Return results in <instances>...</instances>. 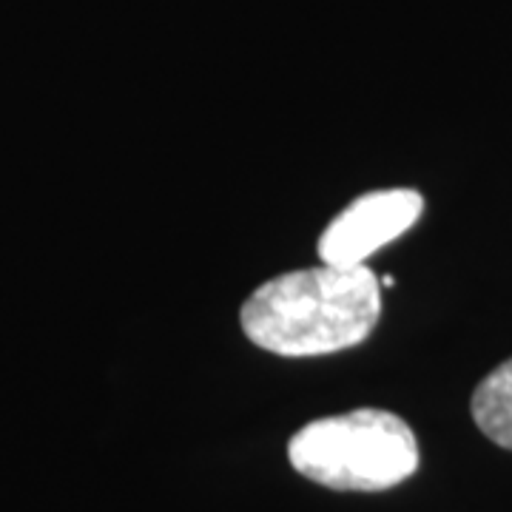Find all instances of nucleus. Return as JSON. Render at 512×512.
Wrapping results in <instances>:
<instances>
[{"instance_id": "nucleus-1", "label": "nucleus", "mask_w": 512, "mask_h": 512, "mask_svg": "<svg viewBox=\"0 0 512 512\" xmlns=\"http://www.w3.org/2000/svg\"><path fill=\"white\" fill-rule=\"evenodd\" d=\"M379 316L382 279L367 265H319L262 282L239 322L256 348L276 356H325L362 345Z\"/></svg>"}, {"instance_id": "nucleus-2", "label": "nucleus", "mask_w": 512, "mask_h": 512, "mask_svg": "<svg viewBox=\"0 0 512 512\" xmlns=\"http://www.w3.org/2000/svg\"><path fill=\"white\" fill-rule=\"evenodd\" d=\"M293 470L330 490L379 493L419 467V444L396 413L362 407L305 424L288 444Z\"/></svg>"}, {"instance_id": "nucleus-3", "label": "nucleus", "mask_w": 512, "mask_h": 512, "mask_svg": "<svg viewBox=\"0 0 512 512\" xmlns=\"http://www.w3.org/2000/svg\"><path fill=\"white\" fill-rule=\"evenodd\" d=\"M424 200L410 188L370 191L353 200L325 228L319 239V256L325 265L359 268L370 254H376L387 242L399 239L419 222Z\"/></svg>"}, {"instance_id": "nucleus-4", "label": "nucleus", "mask_w": 512, "mask_h": 512, "mask_svg": "<svg viewBox=\"0 0 512 512\" xmlns=\"http://www.w3.org/2000/svg\"><path fill=\"white\" fill-rule=\"evenodd\" d=\"M470 407L478 430L498 447L512 450V359L478 384Z\"/></svg>"}]
</instances>
